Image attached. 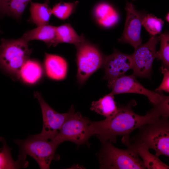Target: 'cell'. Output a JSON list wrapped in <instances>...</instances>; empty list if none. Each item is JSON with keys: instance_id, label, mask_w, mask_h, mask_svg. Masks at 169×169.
Returning a JSON list of instances; mask_svg holds the SVG:
<instances>
[{"instance_id": "1", "label": "cell", "mask_w": 169, "mask_h": 169, "mask_svg": "<svg viewBox=\"0 0 169 169\" xmlns=\"http://www.w3.org/2000/svg\"><path fill=\"white\" fill-rule=\"evenodd\" d=\"M136 105L135 100H131L126 105L118 107L117 113L111 119L94 121L95 135L102 143L108 141L115 143L118 136L129 137L133 131L141 125L162 116L169 117V105L165 101L153 105L145 115H138L133 111L132 107Z\"/></svg>"}, {"instance_id": "2", "label": "cell", "mask_w": 169, "mask_h": 169, "mask_svg": "<svg viewBox=\"0 0 169 169\" xmlns=\"http://www.w3.org/2000/svg\"><path fill=\"white\" fill-rule=\"evenodd\" d=\"M14 142L19 148L18 159L25 161L26 156L29 155L36 160L40 169H49L52 161L59 158L55 153L59 144L53 139L40 133L29 136L23 140H16Z\"/></svg>"}, {"instance_id": "3", "label": "cell", "mask_w": 169, "mask_h": 169, "mask_svg": "<svg viewBox=\"0 0 169 169\" xmlns=\"http://www.w3.org/2000/svg\"><path fill=\"white\" fill-rule=\"evenodd\" d=\"M168 117L162 116L151 123L138 128L135 136L125 138L132 142L141 143L148 149H152L156 155L169 156V121Z\"/></svg>"}, {"instance_id": "4", "label": "cell", "mask_w": 169, "mask_h": 169, "mask_svg": "<svg viewBox=\"0 0 169 169\" xmlns=\"http://www.w3.org/2000/svg\"><path fill=\"white\" fill-rule=\"evenodd\" d=\"M69 115L53 139L59 144L65 141L74 142L78 146L87 143L90 138L95 135L94 121L75 112L72 105Z\"/></svg>"}, {"instance_id": "5", "label": "cell", "mask_w": 169, "mask_h": 169, "mask_svg": "<svg viewBox=\"0 0 169 169\" xmlns=\"http://www.w3.org/2000/svg\"><path fill=\"white\" fill-rule=\"evenodd\" d=\"M28 42L21 38L1 39L0 68L16 79L20 78L21 68L32 52Z\"/></svg>"}, {"instance_id": "6", "label": "cell", "mask_w": 169, "mask_h": 169, "mask_svg": "<svg viewBox=\"0 0 169 169\" xmlns=\"http://www.w3.org/2000/svg\"><path fill=\"white\" fill-rule=\"evenodd\" d=\"M102 145L97 155L102 169H144V164L133 150L118 148L108 141Z\"/></svg>"}, {"instance_id": "7", "label": "cell", "mask_w": 169, "mask_h": 169, "mask_svg": "<svg viewBox=\"0 0 169 169\" xmlns=\"http://www.w3.org/2000/svg\"><path fill=\"white\" fill-rule=\"evenodd\" d=\"M75 45L77 49V79L82 84L102 66L104 55L97 46L86 40Z\"/></svg>"}, {"instance_id": "8", "label": "cell", "mask_w": 169, "mask_h": 169, "mask_svg": "<svg viewBox=\"0 0 169 169\" xmlns=\"http://www.w3.org/2000/svg\"><path fill=\"white\" fill-rule=\"evenodd\" d=\"M159 41V36H151L146 43L141 44L135 49L131 54L133 75L136 77H150L153 63L156 58V46Z\"/></svg>"}, {"instance_id": "9", "label": "cell", "mask_w": 169, "mask_h": 169, "mask_svg": "<svg viewBox=\"0 0 169 169\" xmlns=\"http://www.w3.org/2000/svg\"><path fill=\"white\" fill-rule=\"evenodd\" d=\"M108 87L111 90L110 94L114 95L122 93H133L146 96L153 105L162 100L164 95L162 91L154 92L144 87L133 75H123L108 81Z\"/></svg>"}, {"instance_id": "10", "label": "cell", "mask_w": 169, "mask_h": 169, "mask_svg": "<svg viewBox=\"0 0 169 169\" xmlns=\"http://www.w3.org/2000/svg\"><path fill=\"white\" fill-rule=\"evenodd\" d=\"M125 9L126 14L125 27L118 40L130 44L135 49L141 44V22L145 15L136 10L131 2L126 3Z\"/></svg>"}, {"instance_id": "11", "label": "cell", "mask_w": 169, "mask_h": 169, "mask_svg": "<svg viewBox=\"0 0 169 169\" xmlns=\"http://www.w3.org/2000/svg\"><path fill=\"white\" fill-rule=\"evenodd\" d=\"M34 95L39 102L42 115L43 127L40 133L53 139L58 133L69 112L64 113H58L45 102L39 92H35Z\"/></svg>"}, {"instance_id": "12", "label": "cell", "mask_w": 169, "mask_h": 169, "mask_svg": "<svg viewBox=\"0 0 169 169\" xmlns=\"http://www.w3.org/2000/svg\"><path fill=\"white\" fill-rule=\"evenodd\" d=\"M133 64L131 55L125 54L115 49L111 54L104 55L102 66L105 72L104 78L108 81L118 78L132 69Z\"/></svg>"}, {"instance_id": "13", "label": "cell", "mask_w": 169, "mask_h": 169, "mask_svg": "<svg viewBox=\"0 0 169 169\" xmlns=\"http://www.w3.org/2000/svg\"><path fill=\"white\" fill-rule=\"evenodd\" d=\"M122 143L127 148L135 151L141 158L146 168L149 169H167L169 166L161 161L156 155L150 152L149 149L143 144L132 142L126 138H122Z\"/></svg>"}, {"instance_id": "14", "label": "cell", "mask_w": 169, "mask_h": 169, "mask_svg": "<svg viewBox=\"0 0 169 169\" xmlns=\"http://www.w3.org/2000/svg\"><path fill=\"white\" fill-rule=\"evenodd\" d=\"M44 65L46 74L50 78L61 80L66 77L68 64L66 60L62 57L45 53Z\"/></svg>"}, {"instance_id": "15", "label": "cell", "mask_w": 169, "mask_h": 169, "mask_svg": "<svg viewBox=\"0 0 169 169\" xmlns=\"http://www.w3.org/2000/svg\"><path fill=\"white\" fill-rule=\"evenodd\" d=\"M28 42L31 40H38L42 41L49 47L56 46V27L48 24L38 26L25 32L21 37Z\"/></svg>"}, {"instance_id": "16", "label": "cell", "mask_w": 169, "mask_h": 169, "mask_svg": "<svg viewBox=\"0 0 169 169\" xmlns=\"http://www.w3.org/2000/svg\"><path fill=\"white\" fill-rule=\"evenodd\" d=\"M94 14L98 22L106 28L112 27L118 21V14L110 4L105 3L98 4L95 7Z\"/></svg>"}, {"instance_id": "17", "label": "cell", "mask_w": 169, "mask_h": 169, "mask_svg": "<svg viewBox=\"0 0 169 169\" xmlns=\"http://www.w3.org/2000/svg\"><path fill=\"white\" fill-rule=\"evenodd\" d=\"M90 110L105 117V120H110L116 114L118 107L114 100V95L110 93L98 100L93 101L91 104Z\"/></svg>"}, {"instance_id": "18", "label": "cell", "mask_w": 169, "mask_h": 169, "mask_svg": "<svg viewBox=\"0 0 169 169\" xmlns=\"http://www.w3.org/2000/svg\"><path fill=\"white\" fill-rule=\"evenodd\" d=\"M49 1L45 0L43 3L30 2V19L37 27L48 24L52 14V8L49 5Z\"/></svg>"}, {"instance_id": "19", "label": "cell", "mask_w": 169, "mask_h": 169, "mask_svg": "<svg viewBox=\"0 0 169 169\" xmlns=\"http://www.w3.org/2000/svg\"><path fill=\"white\" fill-rule=\"evenodd\" d=\"M85 40L84 36L78 35L69 24L56 27V40L57 44L64 43L75 45Z\"/></svg>"}, {"instance_id": "20", "label": "cell", "mask_w": 169, "mask_h": 169, "mask_svg": "<svg viewBox=\"0 0 169 169\" xmlns=\"http://www.w3.org/2000/svg\"><path fill=\"white\" fill-rule=\"evenodd\" d=\"M42 69L37 62L28 59L22 67L20 72V78L24 82L33 84L41 77Z\"/></svg>"}, {"instance_id": "21", "label": "cell", "mask_w": 169, "mask_h": 169, "mask_svg": "<svg viewBox=\"0 0 169 169\" xmlns=\"http://www.w3.org/2000/svg\"><path fill=\"white\" fill-rule=\"evenodd\" d=\"M0 141L3 143V146L0 151V169H17L26 167L28 162L18 160L14 161L11 154V149L7 145L5 140L3 137H0Z\"/></svg>"}, {"instance_id": "22", "label": "cell", "mask_w": 169, "mask_h": 169, "mask_svg": "<svg viewBox=\"0 0 169 169\" xmlns=\"http://www.w3.org/2000/svg\"><path fill=\"white\" fill-rule=\"evenodd\" d=\"M32 0H2L4 14L17 18H20L28 3Z\"/></svg>"}, {"instance_id": "23", "label": "cell", "mask_w": 169, "mask_h": 169, "mask_svg": "<svg viewBox=\"0 0 169 169\" xmlns=\"http://www.w3.org/2000/svg\"><path fill=\"white\" fill-rule=\"evenodd\" d=\"M164 21L151 14L145 15L141 25L151 36H156L160 33L163 28Z\"/></svg>"}, {"instance_id": "24", "label": "cell", "mask_w": 169, "mask_h": 169, "mask_svg": "<svg viewBox=\"0 0 169 169\" xmlns=\"http://www.w3.org/2000/svg\"><path fill=\"white\" fill-rule=\"evenodd\" d=\"M78 3V1L73 3L60 2L53 7L52 13L61 20H65L74 11Z\"/></svg>"}, {"instance_id": "25", "label": "cell", "mask_w": 169, "mask_h": 169, "mask_svg": "<svg viewBox=\"0 0 169 169\" xmlns=\"http://www.w3.org/2000/svg\"><path fill=\"white\" fill-rule=\"evenodd\" d=\"M160 41V50L156 51V58L160 60L162 65L169 67V34L168 32L161 34L159 36Z\"/></svg>"}, {"instance_id": "26", "label": "cell", "mask_w": 169, "mask_h": 169, "mask_svg": "<svg viewBox=\"0 0 169 169\" xmlns=\"http://www.w3.org/2000/svg\"><path fill=\"white\" fill-rule=\"evenodd\" d=\"M161 73L163 74V77L160 86L155 90L156 91H164L167 92H169V68L162 66L161 67Z\"/></svg>"}, {"instance_id": "27", "label": "cell", "mask_w": 169, "mask_h": 169, "mask_svg": "<svg viewBox=\"0 0 169 169\" xmlns=\"http://www.w3.org/2000/svg\"><path fill=\"white\" fill-rule=\"evenodd\" d=\"M4 14L2 8V0H0V17L3 16Z\"/></svg>"}, {"instance_id": "28", "label": "cell", "mask_w": 169, "mask_h": 169, "mask_svg": "<svg viewBox=\"0 0 169 169\" xmlns=\"http://www.w3.org/2000/svg\"><path fill=\"white\" fill-rule=\"evenodd\" d=\"M166 20L168 22H169V14L168 13L166 15L165 17Z\"/></svg>"}, {"instance_id": "29", "label": "cell", "mask_w": 169, "mask_h": 169, "mask_svg": "<svg viewBox=\"0 0 169 169\" xmlns=\"http://www.w3.org/2000/svg\"><path fill=\"white\" fill-rule=\"evenodd\" d=\"M1 149H2V148H0V151L1 150Z\"/></svg>"}]
</instances>
